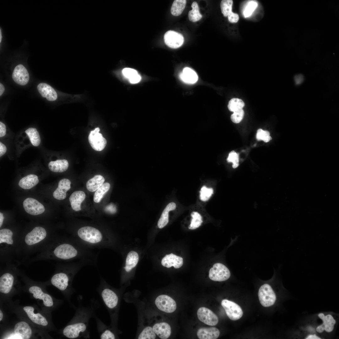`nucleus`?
Returning <instances> with one entry per match:
<instances>
[{
    "instance_id": "2eb2a0df",
    "label": "nucleus",
    "mask_w": 339,
    "mask_h": 339,
    "mask_svg": "<svg viewBox=\"0 0 339 339\" xmlns=\"http://www.w3.org/2000/svg\"><path fill=\"white\" fill-rule=\"evenodd\" d=\"M71 182L67 178L60 180L58 183V187L53 192V197L58 200L65 199L67 196V192L71 188Z\"/></svg>"
},
{
    "instance_id": "f3484780",
    "label": "nucleus",
    "mask_w": 339,
    "mask_h": 339,
    "mask_svg": "<svg viewBox=\"0 0 339 339\" xmlns=\"http://www.w3.org/2000/svg\"><path fill=\"white\" fill-rule=\"evenodd\" d=\"M37 90L41 96L49 101H54L57 99V94L55 89L49 85L45 83H39Z\"/></svg>"
},
{
    "instance_id": "a211bd4d",
    "label": "nucleus",
    "mask_w": 339,
    "mask_h": 339,
    "mask_svg": "<svg viewBox=\"0 0 339 339\" xmlns=\"http://www.w3.org/2000/svg\"><path fill=\"white\" fill-rule=\"evenodd\" d=\"M86 197L85 193L83 191H76L70 196L69 200L71 207L75 212L81 210V204Z\"/></svg>"
},
{
    "instance_id": "c85d7f7f",
    "label": "nucleus",
    "mask_w": 339,
    "mask_h": 339,
    "mask_svg": "<svg viewBox=\"0 0 339 339\" xmlns=\"http://www.w3.org/2000/svg\"><path fill=\"white\" fill-rule=\"evenodd\" d=\"M68 166L67 160L64 159L51 161L48 164L49 169L51 171L57 173H62L66 171Z\"/></svg>"
},
{
    "instance_id": "09e8293b",
    "label": "nucleus",
    "mask_w": 339,
    "mask_h": 339,
    "mask_svg": "<svg viewBox=\"0 0 339 339\" xmlns=\"http://www.w3.org/2000/svg\"><path fill=\"white\" fill-rule=\"evenodd\" d=\"M304 80V76L301 74H296L294 77L295 84L297 86L301 84L303 82Z\"/></svg>"
},
{
    "instance_id": "6e6552de",
    "label": "nucleus",
    "mask_w": 339,
    "mask_h": 339,
    "mask_svg": "<svg viewBox=\"0 0 339 339\" xmlns=\"http://www.w3.org/2000/svg\"><path fill=\"white\" fill-rule=\"evenodd\" d=\"M221 304L224 309L228 317L233 320L240 319L243 315L242 309L234 302L224 299L222 300Z\"/></svg>"
},
{
    "instance_id": "473e14b6",
    "label": "nucleus",
    "mask_w": 339,
    "mask_h": 339,
    "mask_svg": "<svg viewBox=\"0 0 339 339\" xmlns=\"http://www.w3.org/2000/svg\"><path fill=\"white\" fill-rule=\"evenodd\" d=\"M123 74L127 78L131 83L135 84L139 82L141 80V77L137 71L130 68H124L122 71Z\"/></svg>"
},
{
    "instance_id": "c756f323",
    "label": "nucleus",
    "mask_w": 339,
    "mask_h": 339,
    "mask_svg": "<svg viewBox=\"0 0 339 339\" xmlns=\"http://www.w3.org/2000/svg\"><path fill=\"white\" fill-rule=\"evenodd\" d=\"M105 181V178L102 175H96L87 182L86 188L89 191L94 192L103 185Z\"/></svg>"
},
{
    "instance_id": "3c124183",
    "label": "nucleus",
    "mask_w": 339,
    "mask_h": 339,
    "mask_svg": "<svg viewBox=\"0 0 339 339\" xmlns=\"http://www.w3.org/2000/svg\"><path fill=\"white\" fill-rule=\"evenodd\" d=\"M229 21L231 23H236L239 19V15L232 12L230 13L228 16Z\"/></svg>"
},
{
    "instance_id": "a19ab883",
    "label": "nucleus",
    "mask_w": 339,
    "mask_h": 339,
    "mask_svg": "<svg viewBox=\"0 0 339 339\" xmlns=\"http://www.w3.org/2000/svg\"><path fill=\"white\" fill-rule=\"evenodd\" d=\"M233 1L223 0L221 1L220 7L222 12L225 17L228 16L232 11Z\"/></svg>"
},
{
    "instance_id": "7ed1b4c3",
    "label": "nucleus",
    "mask_w": 339,
    "mask_h": 339,
    "mask_svg": "<svg viewBox=\"0 0 339 339\" xmlns=\"http://www.w3.org/2000/svg\"><path fill=\"white\" fill-rule=\"evenodd\" d=\"M48 237L46 230L42 227L38 226L23 237V242L26 247L33 248L43 243Z\"/></svg>"
},
{
    "instance_id": "bb28decb",
    "label": "nucleus",
    "mask_w": 339,
    "mask_h": 339,
    "mask_svg": "<svg viewBox=\"0 0 339 339\" xmlns=\"http://www.w3.org/2000/svg\"><path fill=\"white\" fill-rule=\"evenodd\" d=\"M180 78L183 82L188 84H193L198 80V77L193 70L188 67L184 68L179 75Z\"/></svg>"
},
{
    "instance_id": "864d4df0",
    "label": "nucleus",
    "mask_w": 339,
    "mask_h": 339,
    "mask_svg": "<svg viewBox=\"0 0 339 339\" xmlns=\"http://www.w3.org/2000/svg\"><path fill=\"white\" fill-rule=\"evenodd\" d=\"M7 151V148L5 145L2 142H0V156L3 155Z\"/></svg>"
},
{
    "instance_id": "a878e982",
    "label": "nucleus",
    "mask_w": 339,
    "mask_h": 339,
    "mask_svg": "<svg viewBox=\"0 0 339 339\" xmlns=\"http://www.w3.org/2000/svg\"><path fill=\"white\" fill-rule=\"evenodd\" d=\"M14 282V277L9 273H6L0 277V292L4 293L11 290Z\"/></svg>"
},
{
    "instance_id": "0eeeda50",
    "label": "nucleus",
    "mask_w": 339,
    "mask_h": 339,
    "mask_svg": "<svg viewBox=\"0 0 339 339\" xmlns=\"http://www.w3.org/2000/svg\"><path fill=\"white\" fill-rule=\"evenodd\" d=\"M155 304L159 310L167 313H171L176 309V302L172 298L166 295L158 296L155 300Z\"/></svg>"
},
{
    "instance_id": "c03bdc74",
    "label": "nucleus",
    "mask_w": 339,
    "mask_h": 339,
    "mask_svg": "<svg viewBox=\"0 0 339 339\" xmlns=\"http://www.w3.org/2000/svg\"><path fill=\"white\" fill-rule=\"evenodd\" d=\"M257 6V3L255 1H251L249 2L244 11L245 17L246 18L250 16Z\"/></svg>"
},
{
    "instance_id": "f257e3e1",
    "label": "nucleus",
    "mask_w": 339,
    "mask_h": 339,
    "mask_svg": "<svg viewBox=\"0 0 339 339\" xmlns=\"http://www.w3.org/2000/svg\"><path fill=\"white\" fill-rule=\"evenodd\" d=\"M71 236L91 249L105 248L110 242V237L105 231L92 225L79 227L73 232Z\"/></svg>"
},
{
    "instance_id": "ddd939ff",
    "label": "nucleus",
    "mask_w": 339,
    "mask_h": 339,
    "mask_svg": "<svg viewBox=\"0 0 339 339\" xmlns=\"http://www.w3.org/2000/svg\"><path fill=\"white\" fill-rule=\"evenodd\" d=\"M12 78L17 83L21 85H24L28 83L29 75L25 67L22 64L17 65L14 69Z\"/></svg>"
},
{
    "instance_id": "e433bc0d",
    "label": "nucleus",
    "mask_w": 339,
    "mask_h": 339,
    "mask_svg": "<svg viewBox=\"0 0 339 339\" xmlns=\"http://www.w3.org/2000/svg\"><path fill=\"white\" fill-rule=\"evenodd\" d=\"M192 10L189 12L188 14L189 20L192 22H196L200 20L202 16L200 13L198 4L196 2H193L191 5Z\"/></svg>"
},
{
    "instance_id": "f03ea898",
    "label": "nucleus",
    "mask_w": 339,
    "mask_h": 339,
    "mask_svg": "<svg viewBox=\"0 0 339 339\" xmlns=\"http://www.w3.org/2000/svg\"><path fill=\"white\" fill-rule=\"evenodd\" d=\"M91 262L89 261L86 260H77L75 262L73 266L68 273L64 272H61L55 274L51 279L52 284L61 290H65L74 275L85 264Z\"/></svg>"
},
{
    "instance_id": "37998d69",
    "label": "nucleus",
    "mask_w": 339,
    "mask_h": 339,
    "mask_svg": "<svg viewBox=\"0 0 339 339\" xmlns=\"http://www.w3.org/2000/svg\"><path fill=\"white\" fill-rule=\"evenodd\" d=\"M256 138L258 140H262L266 143L269 142L272 139L268 131L261 129L257 130Z\"/></svg>"
},
{
    "instance_id": "4c0bfd02",
    "label": "nucleus",
    "mask_w": 339,
    "mask_h": 339,
    "mask_svg": "<svg viewBox=\"0 0 339 339\" xmlns=\"http://www.w3.org/2000/svg\"><path fill=\"white\" fill-rule=\"evenodd\" d=\"M245 103L242 100L238 98H233L229 102L228 107L229 110L235 112L242 109Z\"/></svg>"
},
{
    "instance_id": "4468645a",
    "label": "nucleus",
    "mask_w": 339,
    "mask_h": 339,
    "mask_svg": "<svg viewBox=\"0 0 339 339\" xmlns=\"http://www.w3.org/2000/svg\"><path fill=\"white\" fill-rule=\"evenodd\" d=\"M101 296L104 303L109 308L113 309L117 306L118 297L113 290L108 288H104L101 293Z\"/></svg>"
},
{
    "instance_id": "4d7b16f0",
    "label": "nucleus",
    "mask_w": 339,
    "mask_h": 339,
    "mask_svg": "<svg viewBox=\"0 0 339 339\" xmlns=\"http://www.w3.org/2000/svg\"><path fill=\"white\" fill-rule=\"evenodd\" d=\"M5 90V88L3 85L1 83H0V95L1 96Z\"/></svg>"
},
{
    "instance_id": "b1692460",
    "label": "nucleus",
    "mask_w": 339,
    "mask_h": 339,
    "mask_svg": "<svg viewBox=\"0 0 339 339\" xmlns=\"http://www.w3.org/2000/svg\"><path fill=\"white\" fill-rule=\"evenodd\" d=\"M197 334L200 339H216L219 336L220 331L214 327L202 328L198 330Z\"/></svg>"
},
{
    "instance_id": "412c9836",
    "label": "nucleus",
    "mask_w": 339,
    "mask_h": 339,
    "mask_svg": "<svg viewBox=\"0 0 339 339\" xmlns=\"http://www.w3.org/2000/svg\"><path fill=\"white\" fill-rule=\"evenodd\" d=\"M318 316L322 320L323 323L317 327V331L319 333H322L324 330L328 332L332 331L336 323V321L333 317L330 315L325 316L322 313L319 314Z\"/></svg>"
},
{
    "instance_id": "72a5a7b5",
    "label": "nucleus",
    "mask_w": 339,
    "mask_h": 339,
    "mask_svg": "<svg viewBox=\"0 0 339 339\" xmlns=\"http://www.w3.org/2000/svg\"><path fill=\"white\" fill-rule=\"evenodd\" d=\"M25 132L28 136L33 145L36 147L40 144L41 142L40 138L38 132L35 128H29L25 130Z\"/></svg>"
},
{
    "instance_id": "58836bf2",
    "label": "nucleus",
    "mask_w": 339,
    "mask_h": 339,
    "mask_svg": "<svg viewBox=\"0 0 339 339\" xmlns=\"http://www.w3.org/2000/svg\"><path fill=\"white\" fill-rule=\"evenodd\" d=\"M191 215L192 218L188 228L190 229H194L201 225L203 222L202 218L200 214L196 212H192Z\"/></svg>"
},
{
    "instance_id": "603ef678",
    "label": "nucleus",
    "mask_w": 339,
    "mask_h": 339,
    "mask_svg": "<svg viewBox=\"0 0 339 339\" xmlns=\"http://www.w3.org/2000/svg\"><path fill=\"white\" fill-rule=\"evenodd\" d=\"M6 126L2 122H0V137L4 136L6 134Z\"/></svg>"
},
{
    "instance_id": "de8ad7c7",
    "label": "nucleus",
    "mask_w": 339,
    "mask_h": 339,
    "mask_svg": "<svg viewBox=\"0 0 339 339\" xmlns=\"http://www.w3.org/2000/svg\"><path fill=\"white\" fill-rule=\"evenodd\" d=\"M100 338L101 339H114L115 336L114 333L109 330H106L101 334Z\"/></svg>"
},
{
    "instance_id": "c9c22d12",
    "label": "nucleus",
    "mask_w": 339,
    "mask_h": 339,
    "mask_svg": "<svg viewBox=\"0 0 339 339\" xmlns=\"http://www.w3.org/2000/svg\"><path fill=\"white\" fill-rule=\"evenodd\" d=\"M110 187V185L109 183L108 182L104 183L95 191L94 196V201L95 203L100 202L104 195L109 191Z\"/></svg>"
},
{
    "instance_id": "6e6d98bb",
    "label": "nucleus",
    "mask_w": 339,
    "mask_h": 339,
    "mask_svg": "<svg viewBox=\"0 0 339 339\" xmlns=\"http://www.w3.org/2000/svg\"><path fill=\"white\" fill-rule=\"evenodd\" d=\"M306 339H320V338L316 336L315 335H310L308 336L306 338Z\"/></svg>"
},
{
    "instance_id": "bf43d9fd",
    "label": "nucleus",
    "mask_w": 339,
    "mask_h": 339,
    "mask_svg": "<svg viewBox=\"0 0 339 339\" xmlns=\"http://www.w3.org/2000/svg\"><path fill=\"white\" fill-rule=\"evenodd\" d=\"M3 314L1 310H0V321H1L3 318Z\"/></svg>"
},
{
    "instance_id": "423d86ee",
    "label": "nucleus",
    "mask_w": 339,
    "mask_h": 339,
    "mask_svg": "<svg viewBox=\"0 0 339 339\" xmlns=\"http://www.w3.org/2000/svg\"><path fill=\"white\" fill-rule=\"evenodd\" d=\"M231 273L229 269L220 263H215L209 272L210 279L213 281L222 282L226 281L230 277Z\"/></svg>"
},
{
    "instance_id": "39448f33",
    "label": "nucleus",
    "mask_w": 339,
    "mask_h": 339,
    "mask_svg": "<svg viewBox=\"0 0 339 339\" xmlns=\"http://www.w3.org/2000/svg\"><path fill=\"white\" fill-rule=\"evenodd\" d=\"M87 320H77V322L67 326L64 329L63 335L67 338L74 339L79 337L87 330Z\"/></svg>"
},
{
    "instance_id": "ea45409f",
    "label": "nucleus",
    "mask_w": 339,
    "mask_h": 339,
    "mask_svg": "<svg viewBox=\"0 0 339 339\" xmlns=\"http://www.w3.org/2000/svg\"><path fill=\"white\" fill-rule=\"evenodd\" d=\"M156 335L152 327L148 326L145 327L139 334L138 339H154Z\"/></svg>"
},
{
    "instance_id": "20e7f679",
    "label": "nucleus",
    "mask_w": 339,
    "mask_h": 339,
    "mask_svg": "<svg viewBox=\"0 0 339 339\" xmlns=\"http://www.w3.org/2000/svg\"><path fill=\"white\" fill-rule=\"evenodd\" d=\"M258 296L261 305L264 307H269L273 305L276 300V295L271 286L265 283L260 288Z\"/></svg>"
},
{
    "instance_id": "9b49d317",
    "label": "nucleus",
    "mask_w": 339,
    "mask_h": 339,
    "mask_svg": "<svg viewBox=\"0 0 339 339\" xmlns=\"http://www.w3.org/2000/svg\"><path fill=\"white\" fill-rule=\"evenodd\" d=\"M164 40L166 45L174 49L180 47L184 42V37L181 34L172 30L168 31L165 34Z\"/></svg>"
},
{
    "instance_id": "4be33fe9",
    "label": "nucleus",
    "mask_w": 339,
    "mask_h": 339,
    "mask_svg": "<svg viewBox=\"0 0 339 339\" xmlns=\"http://www.w3.org/2000/svg\"><path fill=\"white\" fill-rule=\"evenodd\" d=\"M29 292L33 294L34 298L43 300V304L46 306L51 307L53 305V302L51 297L49 294L44 293L39 287L33 286L29 289Z\"/></svg>"
},
{
    "instance_id": "2f4dec72",
    "label": "nucleus",
    "mask_w": 339,
    "mask_h": 339,
    "mask_svg": "<svg viewBox=\"0 0 339 339\" xmlns=\"http://www.w3.org/2000/svg\"><path fill=\"white\" fill-rule=\"evenodd\" d=\"M139 260V256L137 252L132 251L127 255L125 261V265L124 267L125 271L127 272L130 271L137 265Z\"/></svg>"
},
{
    "instance_id": "5fc2aeb1",
    "label": "nucleus",
    "mask_w": 339,
    "mask_h": 339,
    "mask_svg": "<svg viewBox=\"0 0 339 339\" xmlns=\"http://www.w3.org/2000/svg\"><path fill=\"white\" fill-rule=\"evenodd\" d=\"M4 217L3 216V214L1 213H0V227L2 226L3 222L4 221Z\"/></svg>"
},
{
    "instance_id": "13d9d810",
    "label": "nucleus",
    "mask_w": 339,
    "mask_h": 339,
    "mask_svg": "<svg viewBox=\"0 0 339 339\" xmlns=\"http://www.w3.org/2000/svg\"><path fill=\"white\" fill-rule=\"evenodd\" d=\"M8 339H21L20 337L14 334L13 335H12L10 337H9Z\"/></svg>"
},
{
    "instance_id": "49530a36",
    "label": "nucleus",
    "mask_w": 339,
    "mask_h": 339,
    "mask_svg": "<svg viewBox=\"0 0 339 339\" xmlns=\"http://www.w3.org/2000/svg\"><path fill=\"white\" fill-rule=\"evenodd\" d=\"M244 115V112L242 109L234 112L231 116V120L234 123H239L243 119Z\"/></svg>"
},
{
    "instance_id": "9d476101",
    "label": "nucleus",
    "mask_w": 339,
    "mask_h": 339,
    "mask_svg": "<svg viewBox=\"0 0 339 339\" xmlns=\"http://www.w3.org/2000/svg\"><path fill=\"white\" fill-rule=\"evenodd\" d=\"M23 206L25 212L32 215L41 214L45 211L43 205L36 199L32 198L25 199L23 202Z\"/></svg>"
},
{
    "instance_id": "7c9ffc66",
    "label": "nucleus",
    "mask_w": 339,
    "mask_h": 339,
    "mask_svg": "<svg viewBox=\"0 0 339 339\" xmlns=\"http://www.w3.org/2000/svg\"><path fill=\"white\" fill-rule=\"evenodd\" d=\"M176 205L174 202L169 203L163 210L158 222V226L160 229L165 226L169 222V213L171 211L175 210Z\"/></svg>"
},
{
    "instance_id": "8fccbe9b",
    "label": "nucleus",
    "mask_w": 339,
    "mask_h": 339,
    "mask_svg": "<svg viewBox=\"0 0 339 339\" xmlns=\"http://www.w3.org/2000/svg\"><path fill=\"white\" fill-rule=\"evenodd\" d=\"M105 211L110 214H114L116 212L115 206L112 203H110L107 206L105 209Z\"/></svg>"
},
{
    "instance_id": "79ce46f5",
    "label": "nucleus",
    "mask_w": 339,
    "mask_h": 339,
    "mask_svg": "<svg viewBox=\"0 0 339 339\" xmlns=\"http://www.w3.org/2000/svg\"><path fill=\"white\" fill-rule=\"evenodd\" d=\"M200 193L201 200L203 201H206L213 194V190L212 188H207L206 186H203L201 188Z\"/></svg>"
},
{
    "instance_id": "052dcab7",
    "label": "nucleus",
    "mask_w": 339,
    "mask_h": 339,
    "mask_svg": "<svg viewBox=\"0 0 339 339\" xmlns=\"http://www.w3.org/2000/svg\"><path fill=\"white\" fill-rule=\"evenodd\" d=\"M2 37V35L1 29H0V43L1 42Z\"/></svg>"
},
{
    "instance_id": "393cba45",
    "label": "nucleus",
    "mask_w": 339,
    "mask_h": 339,
    "mask_svg": "<svg viewBox=\"0 0 339 339\" xmlns=\"http://www.w3.org/2000/svg\"><path fill=\"white\" fill-rule=\"evenodd\" d=\"M23 309L30 319L34 323L44 326L48 324L47 321L45 317L40 313L35 314L34 313L33 307L25 306L24 307Z\"/></svg>"
},
{
    "instance_id": "a18cd8bd",
    "label": "nucleus",
    "mask_w": 339,
    "mask_h": 339,
    "mask_svg": "<svg viewBox=\"0 0 339 339\" xmlns=\"http://www.w3.org/2000/svg\"><path fill=\"white\" fill-rule=\"evenodd\" d=\"M227 161L229 162H232L233 167L234 168H237L239 165V154L234 151H231L229 154Z\"/></svg>"
},
{
    "instance_id": "dca6fc26",
    "label": "nucleus",
    "mask_w": 339,
    "mask_h": 339,
    "mask_svg": "<svg viewBox=\"0 0 339 339\" xmlns=\"http://www.w3.org/2000/svg\"><path fill=\"white\" fill-rule=\"evenodd\" d=\"M16 240L15 236H14V234L11 230L7 228L0 229V245L1 248L14 246Z\"/></svg>"
},
{
    "instance_id": "f8f14e48",
    "label": "nucleus",
    "mask_w": 339,
    "mask_h": 339,
    "mask_svg": "<svg viewBox=\"0 0 339 339\" xmlns=\"http://www.w3.org/2000/svg\"><path fill=\"white\" fill-rule=\"evenodd\" d=\"M197 315L200 320L209 326H214L218 322L217 315L209 309L204 307L199 308L197 311Z\"/></svg>"
},
{
    "instance_id": "cd10ccee",
    "label": "nucleus",
    "mask_w": 339,
    "mask_h": 339,
    "mask_svg": "<svg viewBox=\"0 0 339 339\" xmlns=\"http://www.w3.org/2000/svg\"><path fill=\"white\" fill-rule=\"evenodd\" d=\"M39 182L37 176L34 174H30L21 178L18 184L22 188L29 189L35 186Z\"/></svg>"
},
{
    "instance_id": "aec40b11",
    "label": "nucleus",
    "mask_w": 339,
    "mask_h": 339,
    "mask_svg": "<svg viewBox=\"0 0 339 339\" xmlns=\"http://www.w3.org/2000/svg\"><path fill=\"white\" fill-rule=\"evenodd\" d=\"M152 327L156 335L161 339H167L171 335V331L170 326L166 322L155 323L153 325Z\"/></svg>"
},
{
    "instance_id": "1a4fd4ad",
    "label": "nucleus",
    "mask_w": 339,
    "mask_h": 339,
    "mask_svg": "<svg viewBox=\"0 0 339 339\" xmlns=\"http://www.w3.org/2000/svg\"><path fill=\"white\" fill-rule=\"evenodd\" d=\"M100 131L99 128L97 127L90 132L88 137L90 145L94 150L97 151L102 150L107 143L106 139L101 133L99 132Z\"/></svg>"
},
{
    "instance_id": "6ab92c4d",
    "label": "nucleus",
    "mask_w": 339,
    "mask_h": 339,
    "mask_svg": "<svg viewBox=\"0 0 339 339\" xmlns=\"http://www.w3.org/2000/svg\"><path fill=\"white\" fill-rule=\"evenodd\" d=\"M162 265L164 266L170 268L173 266L175 268H179L183 264L182 257L171 253L166 255L162 259Z\"/></svg>"
},
{
    "instance_id": "f704fd0d",
    "label": "nucleus",
    "mask_w": 339,
    "mask_h": 339,
    "mask_svg": "<svg viewBox=\"0 0 339 339\" xmlns=\"http://www.w3.org/2000/svg\"><path fill=\"white\" fill-rule=\"evenodd\" d=\"M186 3V0H175L171 8V13L174 16L180 15L184 10Z\"/></svg>"
},
{
    "instance_id": "5701e85b",
    "label": "nucleus",
    "mask_w": 339,
    "mask_h": 339,
    "mask_svg": "<svg viewBox=\"0 0 339 339\" xmlns=\"http://www.w3.org/2000/svg\"><path fill=\"white\" fill-rule=\"evenodd\" d=\"M14 334L20 336L21 339H28L31 336L32 331L26 322L21 321L17 323L14 327Z\"/></svg>"
}]
</instances>
